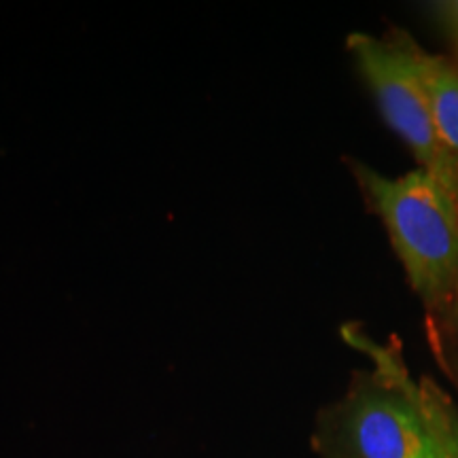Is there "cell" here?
Segmentation results:
<instances>
[{"instance_id": "6da1fadb", "label": "cell", "mask_w": 458, "mask_h": 458, "mask_svg": "<svg viewBox=\"0 0 458 458\" xmlns=\"http://www.w3.org/2000/svg\"><path fill=\"white\" fill-rule=\"evenodd\" d=\"M352 172L385 223L414 293L428 310H444L458 293L456 199L420 168L391 179L352 162Z\"/></svg>"}, {"instance_id": "7a4b0ae2", "label": "cell", "mask_w": 458, "mask_h": 458, "mask_svg": "<svg viewBox=\"0 0 458 458\" xmlns=\"http://www.w3.org/2000/svg\"><path fill=\"white\" fill-rule=\"evenodd\" d=\"M348 49L374 94L388 128L405 142L418 168L428 172L458 204V157L435 122L427 89L408 49V34L391 38L351 34Z\"/></svg>"}, {"instance_id": "3957f363", "label": "cell", "mask_w": 458, "mask_h": 458, "mask_svg": "<svg viewBox=\"0 0 458 458\" xmlns=\"http://www.w3.org/2000/svg\"><path fill=\"white\" fill-rule=\"evenodd\" d=\"M408 49L425 85L435 122L445 145L458 157V66L444 55L428 54L408 37Z\"/></svg>"}, {"instance_id": "277c9868", "label": "cell", "mask_w": 458, "mask_h": 458, "mask_svg": "<svg viewBox=\"0 0 458 458\" xmlns=\"http://www.w3.org/2000/svg\"><path fill=\"white\" fill-rule=\"evenodd\" d=\"M448 425H450V435H452V442H454V448L458 452V411L450 405L448 411Z\"/></svg>"}, {"instance_id": "5b68a950", "label": "cell", "mask_w": 458, "mask_h": 458, "mask_svg": "<svg viewBox=\"0 0 458 458\" xmlns=\"http://www.w3.org/2000/svg\"><path fill=\"white\" fill-rule=\"evenodd\" d=\"M452 21H454V28L458 26V3L452 4Z\"/></svg>"}]
</instances>
